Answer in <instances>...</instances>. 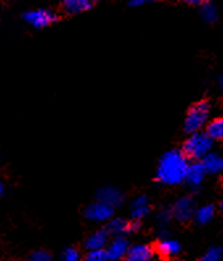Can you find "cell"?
<instances>
[{
  "mask_svg": "<svg viewBox=\"0 0 223 261\" xmlns=\"http://www.w3.org/2000/svg\"><path fill=\"white\" fill-rule=\"evenodd\" d=\"M155 251L153 247L147 244H135V246L129 247V251L126 253V261H153Z\"/></svg>",
  "mask_w": 223,
  "mask_h": 261,
  "instance_id": "10",
  "label": "cell"
},
{
  "mask_svg": "<svg viewBox=\"0 0 223 261\" xmlns=\"http://www.w3.org/2000/svg\"><path fill=\"white\" fill-rule=\"evenodd\" d=\"M97 201L107 203L114 209L122 205L123 194L116 187H103L97 192Z\"/></svg>",
  "mask_w": 223,
  "mask_h": 261,
  "instance_id": "8",
  "label": "cell"
},
{
  "mask_svg": "<svg viewBox=\"0 0 223 261\" xmlns=\"http://www.w3.org/2000/svg\"><path fill=\"white\" fill-rule=\"evenodd\" d=\"M200 163L204 167L206 175H218L223 172V156L217 152H210Z\"/></svg>",
  "mask_w": 223,
  "mask_h": 261,
  "instance_id": "11",
  "label": "cell"
},
{
  "mask_svg": "<svg viewBox=\"0 0 223 261\" xmlns=\"http://www.w3.org/2000/svg\"><path fill=\"white\" fill-rule=\"evenodd\" d=\"M205 171H204V167L200 162H193V163H189V167H188L187 176H185V180L187 181L188 187L193 191H199L200 187L202 185L204 180H205Z\"/></svg>",
  "mask_w": 223,
  "mask_h": 261,
  "instance_id": "7",
  "label": "cell"
},
{
  "mask_svg": "<svg viewBox=\"0 0 223 261\" xmlns=\"http://www.w3.org/2000/svg\"><path fill=\"white\" fill-rule=\"evenodd\" d=\"M188 162L187 156L181 150L167 151L159 160L156 169V180L164 185H179L184 182L187 176Z\"/></svg>",
  "mask_w": 223,
  "mask_h": 261,
  "instance_id": "1",
  "label": "cell"
},
{
  "mask_svg": "<svg viewBox=\"0 0 223 261\" xmlns=\"http://www.w3.org/2000/svg\"><path fill=\"white\" fill-rule=\"evenodd\" d=\"M151 206L146 196L135 197L132 202V218L135 222H141L150 214Z\"/></svg>",
  "mask_w": 223,
  "mask_h": 261,
  "instance_id": "12",
  "label": "cell"
},
{
  "mask_svg": "<svg viewBox=\"0 0 223 261\" xmlns=\"http://www.w3.org/2000/svg\"><path fill=\"white\" fill-rule=\"evenodd\" d=\"M92 6H93V0H62V7L64 12L68 15L86 12L91 10Z\"/></svg>",
  "mask_w": 223,
  "mask_h": 261,
  "instance_id": "14",
  "label": "cell"
},
{
  "mask_svg": "<svg viewBox=\"0 0 223 261\" xmlns=\"http://www.w3.org/2000/svg\"><path fill=\"white\" fill-rule=\"evenodd\" d=\"M210 117V102L206 100L197 101L189 108L185 120H184V132L187 134L201 132L202 127H205Z\"/></svg>",
  "mask_w": 223,
  "mask_h": 261,
  "instance_id": "3",
  "label": "cell"
},
{
  "mask_svg": "<svg viewBox=\"0 0 223 261\" xmlns=\"http://www.w3.org/2000/svg\"><path fill=\"white\" fill-rule=\"evenodd\" d=\"M24 19L28 24L34 27V28L42 29L57 21V16L52 11L40 8V10H33L25 13Z\"/></svg>",
  "mask_w": 223,
  "mask_h": 261,
  "instance_id": "5",
  "label": "cell"
},
{
  "mask_svg": "<svg viewBox=\"0 0 223 261\" xmlns=\"http://www.w3.org/2000/svg\"><path fill=\"white\" fill-rule=\"evenodd\" d=\"M62 261H80V253L77 248H66L62 253Z\"/></svg>",
  "mask_w": 223,
  "mask_h": 261,
  "instance_id": "22",
  "label": "cell"
},
{
  "mask_svg": "<svg viewBox=\"0 0 223 261\" xmlns=\"http://www.w3.org/2000/svg\"><path fill=\"white\" fill-rule=\"evenodd\" d=\"M218 83H219L220 89H222V91H223V75H222V76L219 77V80H218Z\"/></svg>",
  "mask_w": 223,
  "mask_h": 261,
  "instance_id": "27",
  "label": "cell"
},
{
  "mask_svg": "<svg viewBox=\"0 0 223 261\" xmlns=\"http://www.w3.org/2000/svg\"><path fill=\"white\" fill-rule=\"evenodd\" d=\"M142 2H143V4H144V3H147V2H155V0H142Z\"/></svg>",
  "mask_w": 223,
  "mask_h": 261,
  "instance_id": "29",
  "label": "cell"
},
{
  "mask_svg": "<svg viewBox=\"0 0 223 261\" xmlns=\"http://www.w3.org/2000/svg\"><path fill=\"white\" fill-rule=\"evenodd\" d=\"M181 251V244L175 239L164 238L156 244V252L159 253L162 257L171 258L174 256H178Z\"/></svg>",
  "mask_w": 223,
  "mask_h": 261,
  "instance_id": "13",
  "label": "cell"
},
{
  "mask_svg": "<svg viewBox=\"0 0 223 261\" xmlns=\"http://www.w3.org/2000/svg\"><path fill=\"white\" fill-rule=\"evenodd\" d=\"M220 210L223 212V200H222V202H220Z\"/></svg>",
  "mask_w": 223,
  "mask_h": 261,
  "instance_id": "30",
  "label": "cell"
},
{
  "mask_svg": "<svg viewBox=\"0 0 223 261\" xmlns=\"http://www.w3.org/2000/svg\"><path fill=\"white\" fill-rule=\"evenodd\" d=\"M171 209L174 218L181 223H185V222H189L190 219H193V215H194L197 207L192 197L184 196L176 200Z\"/></svg>",
  "mask_w": 223,
  "mask_h": 261,
  "instance_id": "4",
  "label": "cell"
},
{
  "mask_svg": "<svg viewBox=\"0 0 223 261\" xmlns=\"http://www.w3.org/2000/svg\"><path fill=\"white\" fill-rule=\"evenodd\" d=\"M179 2L188 4V6H201L206 0H179Z\"/></svg>",
  "mask_w": 223,
  "mask_h": 261,
  "instance_id": "25",
  "label": "cell"
},
{
  "mask_svg": "<svg viewBox=\"0 0 223 261\" xmlns=\"http://www.w3.org/2000/svg\"><path fill=\"white\" fill-rule=\"evenodd\" d=\"M109 235L105 230H98L93 232L88 239L86 240V247L88 251H100L108 244Z\"/></svg>",
  "mask_w": 223,
  "mask_h": 261,
  "instance_id": "16",
  "label": "cell"
},
{
  "mask_svg": "<svg viewBox=\"0 0 223 261\" xmlns=\"http://www.w3.org/2000/svg\"><path fill=\"white\" fill-rule=\"evenodd\" d=\"M172 219H174V214H172V209L169 206H163L156 214V222H158L160 228L168 227V224L171 223Z\"/></svg>",
  "mask_w": 223,
  "mask_h": 261,
  "instance_id": "20",
  "label": "cell"
},
{
  "mask_svg": "<svg viewBox=\"0 0 223 261\" xmlns=\"http://www.w3.org/2000/svg\"><path fill=\"white\" fill-rule=\"evenodd\" d=\"M3 192H4V185H3V182L0 181V196L3 194Z\"/></svg>",
  "mask_w": 223,
  "mask_h": 261,
  "instance_id": "28",
  "label": "cell"
},
{
  "mask_svg": "<svg viewBox=\"0 0 223 261\" xmlns=\"http://www.w3.org/2000/svg\"><path fill=\"white\" fill-rule=\"evenodd\" d=\"M215 215V207L213 205H204L196 209L193 219L197 224H208L213 221Z\"/></svg>",
  "mask_w": 223,
  "mask_h": 261,
  "instance_id": "18",
  "label": "cell"
},
{
  "mask_svg": "<svg viewBox=\"0 0 223 261\" xmlns=\"http://www.w3.org/2000/svg\"><path fill=\"white\" fill-rule=\"evenodd\" d=\"M200 15L204 22L206 24H215L219 19V12H218V7L213 0H206L200 6Z\"/></svg>",
  "mask_w": 223,
  "mask_h": 261,
  "instance_id": "15",
  "label": "cell"
},
{
  "mask_svg": "<svg viewBox=\"0 0 223 261\" xmlns=\"http://www.w3.org/2000/svg\"><path fill=\"white\" fill-rule=\"evenodd\" d=\"M129 223L126 219L123 218H112L108 221L105 231L108 235H114V237H123V233L129 232Z\"/></svg>",
  "mask_w": 223,
  "mask_h": 261,
  "instance_id": "17",
  "label": "cell"
},
{
  "mask_svg": "<svg viewBox=\"0 0 223 261\" xmlns=\"http://www.w3.org/2000/svg\"><path fill=\"white\" fill-rule=\"evenodd\" d=\"M214 146V141L206 134V132L193 133L188 137V139L184 142L183 154L187 156L188 160H194L200 162L208 154H210Z\"/></svg>",
  "mask_w": 223,
  "mask_h": 261,
  "instance_id": "2",
  "label": "cell"
},
{
  "mask_svg": "<svg viewBox=\"0 0 223 261\" xmlns=\"http://www.w3.org/2000/svg\"><path fill=\"white\" fill-rule=\"evenodd\" d=\"M84 261H108L107 253L105 251H89L87 256L84 257Z\"/></svg>",
  "mask_w": 223,
  "mask_h": 261,
  "instance_id": "23",
  "label": "cell"
},
{
  "mask_svg": "<svg viewBox=\"0 0 223 261\" xmlns=\"http://www.w3.org/2000/svg\"><path fill=\"white\" fill-rule=\"evenodd\" d=\"M206 134H208L213 141H223V117L215 118V120H213L211 122L208 123Z\"/></svg>",
  "mask_w": 223,
  "mask_h": 261,
  "instance_id": "19",
  "label": "cell"
},
{
  "mask_svg": "<svg viewBox=\"0 0 223 261\" xmlns=\"http://www.w3.org/2000/svg\"><path fill=\"white\" fill-rule=\"evenodd\" d=\"M223 258V248L222 247H211L204 255L200 257L199 261H220Z\"/></svg>",
  "mask_w": 223,
  "mask_h": 261,
  "instance_id": "21",
  "label": "cell"
},
{
  "mask_svg": "<svg viewBox=\"0 0 223 261\" xmlns=\"http://www.w3.org/2000/svg\"><path fill=\"white\" fill-rule=\"evenodd\" d=\"M114 209L104 202L96 201L86 209V217L92 222H108L112 219Z\"/></svg>",
  "mask_w": 223,
  "mask_h": 261,
  "instance_id": "6",
  "label": "cell"
},
{
  "mask_svg": "<svg viewBox=\"0 0 223 261\" xmlns=\"http://www.w3.org/2000/svg\"><path fill=\"white\" fill-rule=\"evenodd\" d=\"M129 4H130L132 7H139L143 4V2H142V0H130V3Z\"/></svg>",
  "mask_w": 223,
  "mask_h": 261,
  "instance_id": "26",
  "label": "cell"
},
{
  "mask_svg": "<svg viewBox=\"0 0 223 261\" xmlns=\"http://www.w3.org/2000/svg\"><path fill=\"white\" fill-rule=\"evenodd\" d=\"M129 251V242L125 237H116L109 243L108 249L105 251L108 260L117 261L125 257Z\"/></svg>",
  "mask_w": 223,
  "mask_h": 261,
  "instance_id": "9",
  "label": "cell"
},
{
  "mask_svg": "<svg viewBox=\"0 0 223 261\" xmlns=\"http://www.w3.org/2000/svg\"><path fill=\"white\" fill-rule=\"evenodd\" d=\"M28 261H53V258L49 252L40 249V251H34L33 253L29 256Z\"/></svg>",
  "mask_w": 223,
  "mask_h": 261,
  "instance_id": "24",
  "label": "cell"
}]
</instances>
